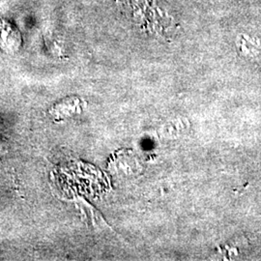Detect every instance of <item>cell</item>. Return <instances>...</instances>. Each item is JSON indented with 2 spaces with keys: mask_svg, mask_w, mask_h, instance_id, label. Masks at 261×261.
Wrapping results in <instances>:
<instances>
[{
  "mask_svg": "<svg viewBox=\"0 0 261 261\" xmlns=\"http://www.w3.org/2000/svg\"><path fill=\"white\" fill-rule=\"evenodd\" d=\"M240 50L247 57L261 60V41L258 39L244 38L240 42Z\"/></svg>",
  "mask_w": 261,
  "mask_h": 261,
  "instance_id": "obj_1",
  "label": "cell"
}]
</instances>
